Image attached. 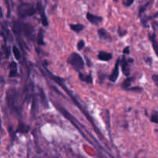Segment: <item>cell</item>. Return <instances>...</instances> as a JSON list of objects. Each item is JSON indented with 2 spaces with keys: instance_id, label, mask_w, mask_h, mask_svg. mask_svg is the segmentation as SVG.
<instances>
[{
  "instance_id": "cell-1",
  "label": "cell",
  "mask_w": 158,
  "mask_h": 158,
  "mask_svg": "<svg viewBox=\"0 0 158 158\" xmlns=\"http://www.w3.org/2000/svg\"><path fill=\"white\" fill-rule=\"evenodd\" d=\"M36 12V7H35V6L32 3H21L18 7V14L21 18L32 16Z\"/></svg>"
},
{
  "instance_id": "cell-2",
  "label": "cell",
  "mask_w": 158,
  "mask_h": 158,
  "mask_svg": "<svg viewBox=\"0 0 158 158\" xmlns=\"http://www.w3.org/2000/svg\"><path fill=\"white\" fill-rule=\"evenodd\" d=\"M67 62L77 70H80L84 66V61L80 54L73 52L67 59Z\"/></svg>"
},
{
  "instance_id": "cell-3",
  "label": "cell",
  "mask_w": 158,
  "mask_h": 158,
  "mask_svg": "<svg viewBox=\"0 0 158 158\" xmlns=\"http://www.w3.org/2000/svg\"><path fill=\"white\" fill-rule=\"evenodd\" d=\"M36 10H37V12H40V15H41V20H42V23H43V24L45 26H48L47 18H46V15H45L44 9H43V5H42L41 1H39L38 2H37V5H36Z\"/></svg>"
},
{
  "instance_id": "cell-4",
  "label": "cell",
  "mask_w": 158,
  "mask_h": 158,
  "mask_svg": "<svg viewBox=\"0 0 158 158\" xmlns=\"http://www.w3.org/2000/svg\"><path fill=\"white\" fill-rule=\"evenodd\" d=\"M86 19L89 23H91L94 25H99L102 21H103V18L101 16H97V15L91 14L88 12L86 14Z\"/></svg>"
},
{
  "instance_id": "cell-5",
  "label": "cell",
  "mask_w": 158,
  "mask_h": 158,
  "mask_svg": "<svg viewBox=\"0 0 158 158\" xmlns=\"http://www.w3.org/2000/svg\"><path fill=\"white\" fill-rule=\"evenodd\" d=\"M119 76V60H117V63H116L115 66H114V69L113 70L112 73L110 76V80L111 82H115L117 80Z\"/></svg>"
},
{
  "instance_id": "cell-6",
  "label": "cell",
  "mask_w": 158,
  "mask_h": 158,
  "mask_svg": "<svg viewBox=\"0 0 158 158\" xmlns=\"http://www.w3.org/2000/svg\"><path fill=\"white\" fill-rule=\"evenodd\" d=\"M98 59L99 60H102V61H109L112 59V55L111 53L106 52H100L98 54Z\"/></svg>"
},
{
  "instance_id": "cell-7",
  "label": "cell",
  "mask_w": 158,
  "mask_h": 158,
  "mask_svg": "<svg viewBox=\"0 0 158 158\" xmlns=\"http://www.w3.org/2000/svg\"><path fill=\"white\" fill-rule=\"evenodd\" d=\"M98 34L100 36V38L103 39V40H110L111 37H110V35L109 33H108L107 32H106V29H100L98 30Z\"/></svg>"
},
{
  "instance_id": "cell-8",
  "label": "cell",
  "mask_w": 158,
  "mask_h": 158,
  "mask_svg": "<svg viewBox=\"0 0 158 158\" xmlns=\"http://www.w3.org/2000/svg\"><path fill=\"white\" fill-rule=\"evenodd\" d=\"M70 28L72 29V30L78 33V32H80L84 29V26L82 24H72L70 25Z\"/></svg>"
},
{
  "instance_id": "cell-9",
  "label": "cell",
  "mask_w": 158,
  "mask_h": 158,
  "mask_svg": "<svg viewBox=\"0 0 158 158\" xmlns=\"http://www.w3.org/2000/svg\"><path fill=\"white\" fill-rule=\"evenodd\" d=\"M80 79L82 80V81H84L87 83H92V77L91 75H84V74L80 73Z\"/></svg>"
},
{
  "instance_id": "cell-10",
  "label": "cell",
  "mask_w": 158,
  "mask_h": 158,
  "mask_svg": "<svg viewBox=\"0 0 158 158\" xmlns=\"http://www.w3.org/2000/svg\"><path fill=\"white\" fill-rule=\"evenodd\" d=\"M122 69H123V72L125 75H129L130 73V70H129V67H128V64H127V62L123 59V62H122Z\"/></svg>"
},
{
  "instance_id": "cell-11",
  "label": "cell",
  "mask_w": 158,
  "mask_h": 158,
  "mask_svg": "<svg viewBox=\"0 0 158 158\" xmlns=\"http://www.w3.org/2000/svg\"><path fill=\"white\" fill-rule=\"evenodd\" d=\"M133 78H127V80H125L122 83V87L123 89H127L131 85V83H132Z\"/></svg>"
},
{
  "instance_id": "cell-12",
  "label": "cell",
  "mask_w": 158,
  "mask_h": 158,
  "mask_svg": "<svg viewBox=\"0 0 158 158\" xmlns=\"http://www.w3.org/2000/svg\"><path fill=\"white\" fill-rule=\"evenodd\" d=\"M40 97H42V100H41L42 103H43V104L46 107V106H47V101H46V96H45L43 89H41V90H40Z\"/></svg>"
},
{
  "instance_id": "cell-13",
  "label": "cell",
  "mask_w": 158,
  "mask_h": 158,
  "mask_svg": "<svg viewBox=\"0 0 158 158\" xmlns=\"http://www.w3.org/2000/svg\"><path fill=\"white\" fill-rule=\"evenodd\" d=\"M13 53H14V56H15V59H16V60H19L20 57H21V55H20L19 50L18 48H17L16 46H14L13 47Z\"/></svg>"
},
{
  "instance_id": "cell-14",
  "label": "cell",
  "mask_w": 158,
  "mask_h": 158,
  "mask_svg": "<svg viewBox=\"0 0 158 158\" xmlns=\"http://www.w3.org/2000/svg\"><path fill=\"white\" fill-rule=\"evenodd\" d=\"M44 42H43V32L40 31V33H39L38 36V43L40 45H43L44 44Z\"/></svg>"
},
{
  "instance_id": "cell-15",
  "label": "cell",
  "mask_w": 158,
  "mask_h": 158,
  "mask_svg": "<svg viewBox=\"0 0 158 158\" xmlns=\"http://www.w3.org/2000/svg\"><path fill=\"white\" fill-rule=\"evenodd\" d=\"M84 46H85V43L84 41H83V40H80V41L77 43V48H78V49H80V50H81V49L84 47Z\"/></svg>"
},
{
  "instance_id": "cell-16",
  "label": "cell",
  "mask_w": 158,
  "mask_h": 158,
  "mask_svg": "<svg viewBox=\"0 0 158 158\" xmlns=\"http://www.w3.org/2000/svg\"><path fill=\"white\" fill-rule=\"evenodd\" d=\"M151 121L154 122V123H157V113H155L154 114H153L152 116H151Z\"/></svg>"
},
{
  "instance_id": "cell-17",
  "label": "cell",
  "mask_w": 158,
  "mask_h": 158,
  "mask_svg": "<svg viewBox=\"0 0 158 158\" xmlns=\"http://www.w3.org/2000/svg\"><path fill=\"white\" fill-rule=\"evenodd\" d=\"M134 0H127L126 2H124V5L126 6H130L133 4Z\"/></svg>"
},
{
  "instance_id": "cell-18",
  "label": "cell",
  "mask_w": 158,
  "mask_h": 158,
  "mask_svg": "<svg viewBox=\"0 0 158 158\" xmlns=\"http://www.w3.org/2000/svg\"><path fill=\"white\" fill-rule=\"evenodd\" d=\"M129 52H130L129 47H126L124 49H123V53H125V54H129Z\"/></svg>"
},
{
  "instance_id": "cell-19",
  "label": "cell",
  "mask_w": 158,
  "mask_h": 158,
  "mask_svg": "<svg viewBox=\"0 0 158 158\" xmlns=\"http://www.w3.org/2000/svg\"><path fill=\"white\" fill-rule=\"evenodd\" d=\"M152 78L154 79V82H155L156 85H157V75H154L152 77Z\"/></svg>"
}]
</instances>
